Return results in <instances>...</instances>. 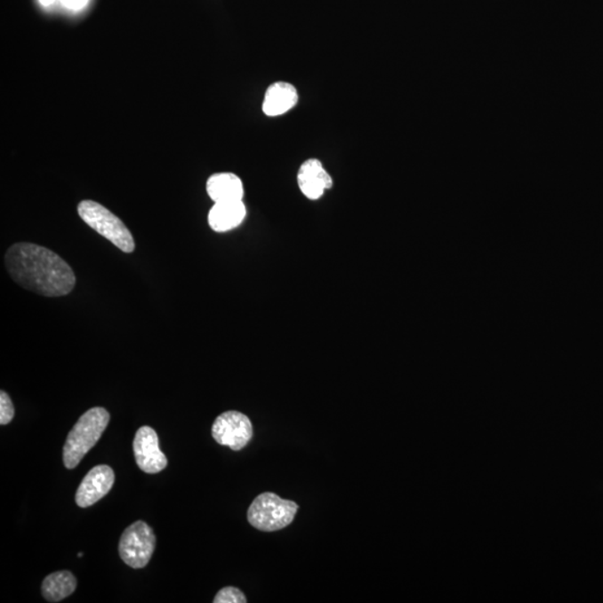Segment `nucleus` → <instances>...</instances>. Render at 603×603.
I'll use <instances>...</instances> for the list:
<instances>
[{
  "label": "nucleus",
  "mask_w": 603,
  "mask_h": 603,
  "mask_svg": "<svg viewBox=\"0 0 603 603\" xmlns=\"http://www.w3.org/2000/svg\"><path fill=\"white\" fill-rule=\"evenodd\" d=\"M5 266L12 281L35 294L65 296L76 284L71 266L51 249L36 244L12 245L5 254Z\"/></svg>",
  "instance_id": "1"
},
{
  "label": "nucleus",
  "mask_w": 603,
  "mask_h": 603,
  "mask_svg": "<svg viewBox=\"0 0 603 603\" xmlns=\"http://www.w3.org/2000/svg\"><path fill=\"white\" fill-rule=\"evenodd\" d=\"M110 422V414L102 407L87 410L69 431L63 448L64 465L76 469L83 458L94 447Z\"/></svg>",
  "instance_id": "2"
},
{
  "label": "nucleus",
  "mask_w": 603,
  "mask_h": 603,
  "mask_svg": "<svg viewBox=\"0 0 603 603\" xmlns=\"http://www.w3.org/2000/svg\"><path fill=\"white\" fill-rule=\"evenodd\" d=\"M78 216L96 233L103 236L126 254L134 252L133 234L125 222L102 205L93 200H83L77 206Z\"/></svg>",
  "instance_id": "3"
},
{
  "label": "nucleus",
  "mask_w": 603,
  "mask_h": 603,
  "mask_svg": "<svg viewBox=\"0 0 603 603\" xmlns=\"http://www.w3.org/2000/svg\"><path fill=\"white\" fill-rule=\"evenodd\" d=\"M299 505L290 500H283L277 494L265 492L257 496L249 506L247 519L256 530L277 532L294 521Z\"/></svg>",
  "instance_id": "4"
},
{
  "label": "nucleus",
  "mask_w": 603,
  "mask_h": 603,
  "mask_svg": "<svg viewBox=\"0 0 603 603\" xmlns=\"http://www.w3.org/2000/svg\"><path fill=\"white\" fill-rule=\"evenodd\" d=\"M157 539L146 522L137 521L125 528L119 543L122 561L133 569H142L151 560Z\"/></svg>",
  "instance_id": "5"
},
{
  "label": "nucleus",
  "mask_w": 603,
  "mask_h": 603,
  "mask_svg": "<svg viewBox=\"0 0 603 603\" xmlns=\"http://www.w3.org/2000/svg\"><path fill=\"white\" fill-rule=\"evenodd\" d=\"M254 430L251 419L236 410H229L216 418L212 428L213 438L221 446L238 452L246 447Z\"/></svg>",
  "instance_id": "6"
},
{
  "label": "nucleus",
  "mask_w": 603,
  "mask_h": 603,
  "mask_svg": "<svg viewBox=\"0 0 603 603\" xmlns=\"http://www.w3.org/2000/svg\"><path fill=\"white\" fill-rule=\"evenodd\" d=\"M133 453L139 469L147 474H158L168 466V460L159 448V438L154 428H139L133 440Z\"/></svg>",
  "instance_id": "7"
},
{
  "label": "nucleus",
  "mask_w": 603,
  "mask_h": 603,
  "mask_svg": "<svg viewBox=\"0 0 603 603\" xmlns=\"http://www.w3.org/2000/svg\"><path fill=\"white\" fill-rule=\"evenodd\" d=\"M115 471L108 465H98L92 469L78 486L76 495L77 506L90 508L111 491L115 484Z\"/></svg>",
  "instance_id": "8"
},
{
  "label": "nucleus",
  "mask_w": 603,
  "mask_h": 603,
  "mask_svg": "<svg viewBox=\"0 0 603 603\" xmlns=\"http://www.w3.org/2000/svg\"><path fill=\"white\" fill-rule=\"evenodd\" d=\"M297 183L302 194L310 200L320 199L334 186L330 173L323 167L320 160L314 158L301 165Z\"/></svg>",
  "instance_id": "9"
},
{
  "label": "nucleus",
  "mask_w": 603,
  "mask_h": 603,
  "mask_svg": "<svg viewBox=\"0 0 603 603\" xmlns=\"http://www.w3.org/2000/svg\"><path fill=\"white\" fill-rule=\"evenodd\" d=\"M246 206L243 200L215 203L208 213V224L216 233L237 229L246 218Z\"/></svg>",
  "instance_id": "10"
},
{
  "label": "nucleus",
  "mask_w": 603,
  "mask_h": 603,
  "mask_svg": "<svg viewBox=\"0 0 603 603\" xmlns=\"http://www.w3.org/2000/svg\"><path fill=\"white\" fill-rule=\"evenodd\" d=\"M299 100L295 86L287 82H275L266 90L263 112L268 117H279L292 110Z\"/></svg>",
  "instance_id": "11"
},
{
  "label": "nucleus",
  "mask_w": 603,
  "mask_h": 603,
  "mask_svg": "<svg viewBox=\"0 0 603 603\" xmlns=\"http://www.w3.org/2000/svg\"><path fill=\"white\" fill-rule=\"evenodd\" d=\"M207 194L213 203L243 200L244 185L242 179L231 173H220L208 178Z\"/></svg>",
  "instance_id": "12"
},
{
  "label": "nucleus",
  "mask_w": 603,
  "mask_h": 603,
  "mask_svg": "<svg viewBox=\"0 0 603 603\" xmlns=\"http://www.w3.org/2000/svg\"><path fill=\"white\" fill-rule=\"evenodd\" d=\"M77 581L69 571H58L43 581L42 594L48 602H59L76 591Z\"/></svg>",
  "instance_id": "13"
},
{
  "label": "nucleus",
  "mask_w": 603,
  "mask_h": 603,
  "mask_svg": "<svg viewBox=\"0 0 603 603\" xmlns=\"http://www.w3.org/2000/svg\"><path fill=\"white\" fill-rule=\"evenodd\" d=\"M247 599L238 588L226 587L220 590L213 603H246Z\"/></svg>",
  "instance_id": "14"
},
{
  "label": "nucleus",
  "mask_w": 603,
  "mask_h": 603,
  "mask_svg": "<svg viewBox=\"0 0 603 603\" xmlns=\"http://www.w3.org/2000/svg\"><path fill=\"white\" fill-rule=\"evenodd\" d=\"M15 416V408L11 397L5 391L0 392V423L8 425Z\"/></svg>",
  "instance_id": "15"
},
{
  "label": "nucleus",
  "mask_w": 603,
  "mask_h": 603,
  "mask_svg": "<svg viewBox=\"0 0 603 603\" xmlns=\"http://www.w3.org/2000/svg\"><path fill=\"white\" fill-rule=\"evenodd\" d=\"M87 2L89 0H62L63 5L72 11L82 10L83 7L86 6Z\"/></svg>",
  "instance_id": "16"
},
{
  "label": "nucleus",
  "mask_w": 603,
  "mask_h": 603,
  "mask_svg": "<svg viewBox=\"0 0 603 603\" xmlns=\"http://www.w3.org/2000/svg\"><path fill=\"white\" fill-rule=\"evenodd\" d=\"M41 2L43 6H51L52 4L55 2V0H39Z\"/></svg>",
  "instance_id": "17"
}]
</instances>
